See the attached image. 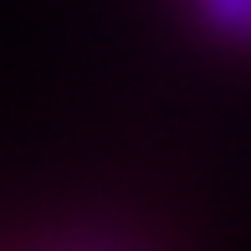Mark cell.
<instances>
[{"instance_id":"obj_1","label":"cell","mask_w":251,"mask_h":251,"mask_svg":"<svg viewBox=\"0 0 251 251\" xmlns=\"http://www.w3.org/2000/svg\"><path fill=\"white\" fill-rule=\"evenodd\" d=\"M200 10H205V21L215 31L251 41V0H200Z\"/></svg>"}]
</instances>
